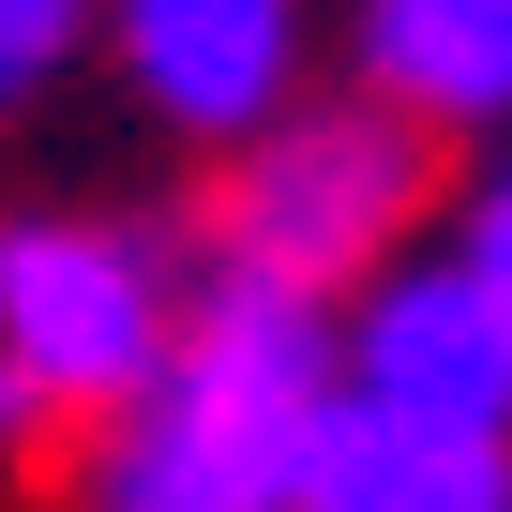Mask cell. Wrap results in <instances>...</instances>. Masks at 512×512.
<instances>
[{"mask_svg": "<svg viewBox=\"0 0 512 512\" xmlns=\"http://www.w3.org/2000/svg\"><path fill=\"white\" fill-rule=\"evenodd\" d=\"M121 76L151 121L241 151L287 121V76H302V0H121Z\"/></svg>", "mask_w": 512, "mask_h": 512, "instance_id": "cell-5", "label": "cell"}, {"mask_svg": "<svg viewBox=\"0 0 512 512\" xmlns=\"http://www.w3.org/2000/svg\"><path fill=\"white\" fill-rule=\"evenodd\" d=\"M166 347H181V302L136 226H91V211L0 226V362L46 407H136Z\"/></svg>", "mask_w": 512, "mask_h": 512, "instance_id": "cell-3", "label": "cell"}, {"mask_svg": "<svg viewBox=\"0 0 512 512\" xmlns=\"http://www.w3.org/2000/svg\"><path fill=\"white\" fill-rule=\"evenodd\" d=\"M347 392L392 422H452V437H512V317L467 256H407L347 317Z\"/></svg>", "mask_w": 512, "mask_h": 512, "instance_id": "cell-4", "label": "cell"}, {"mask_svg": "<svg viewBox=\"0 0 512 512\" xmlns=\"http://www.w3.org/2000/svg\"><path fill=\"white\" fill-rule=\"evenodd\" d=\"M332 392H347L332 302L211 272L181 302V347L151 362V392L106 407L91 512H302V467H317Z\"/></svg>", "mask_w": 512, "mask_h": 512, "instance_id": "cell-1", "label": "cell"}, {"mask_svg": "<svg viewBox=\"0 0 512 512\" xmlns=\"http://www.w3.org/2000/svg\"><path fill=\"white\" fill-rule=\"evenodd\" d=\"M362 91L422 136L512 121V0H362Z\"/></svg>", "mask_w": 512, "mask_h": 512, "instance_id": "cell-7", "label": "cell"}, {"mask_svg": "<svg viewBox=\"0 0 512 512\" xmlns=\"http://www.w3.org/2000/svg\"><path fill=\"white\" fill-rule=\"evenodd\" d=\"M61 31H76V0H0V106L61 61Z\"/></svg>", "mask_w": 512, "mask_h": 512, "instance_id": "cell-8", "label": "cell"}, {"mask_svg": "<svg viewBox=\"0 0 512 512\" xmlns=\"http://www.w3.org/2000/svg\"><path fill=\"white\" fill-rule=\"evenodd\" d=\"M452 256H467V272L497 287V317H512V181H482V196H467V241H452Z\"/></svg>", "mask_w": 512, "mask_h": 512, "instance_id": "cell-9", "label": "cell"}, {"mask_svg": "<svg viewBox=\"0 0 512 512\" xmlns=\"http://www.w3.org/2000/svg\"><path fill=\"white\" fill-rule=\"evenodd\" d=\"M302 512H512V437H452V422H392V407L332 392Z\"/></svg>", "mask_w": 512, "mask_h": 512, "instance_id": "cell-6", "label": "cell"}, {"mask_svg": "<svg viewBox=\"0 0 512 512\" xmlns=\"http://www.w3.org/2000/svg\"><path fill=\"white\" fill-rule=\"evenodd\" d=\"M46 422H61V407H46V392H31V377H16V362H0V452H31V437H46Z\"/></svg>", "mask_w": 512, "mask_h": 512, "instance_id": "cell-10", "label": "cell"}, {"mask_svg": "<svg viewBox=\"0 0 512 512\" xmlns=\"http://www.w3.org/2000/svg\"><path fill=\"white\" fill-rule=\"evenodd\" d=\"M422 211V121L362 106H287L272 136H241L211 181V272L287 287V302H347L392 272V241Z\"/></svg>", "mask_w": 512, "mask_h": 512, "instance_id": "cell-2", "label": "cell"}]
</instances>
